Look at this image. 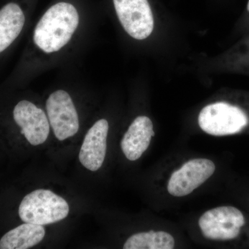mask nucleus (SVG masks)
<instances>
[{
	"instance_id": "1",
	"label": "nucleus",
	"mask_w": 249,
	"mask_h": 249,
	"mask_svg": "<svg viewBox=\"0 0 249 249\" xmlns=\"http://www.w3.org/2000/svg\"><path fill=\"white\" fill-rule=\"evenodd\" d=\"M79 23L76 8L70 3L53 5L44 14L34 31V42L47 53L56 52L70 42Z\"/></svg>"
},
{
	"instance_id": "2",
	"label": "nucleus",
	"mask_w": 249,
	"mask_h": 249,
	"mask_svg": "<svg viewBox=\"0 0 249 249\" xmlns=\"http://www.w3.org/2000/svg\"><path fill=\"white\" fill-rule=\"evenodd\" d=\"M18 213L24 222L47 225L65 219L70 206L64 198L50 190L38 189L24 196Z\"/></svg>"
},
{
	"instance_id": "3",
	"label": "nucleus",
	"mask_w": 249,
	"mask_h": 249,
	"mask_svg": "<svg viewBox=\"0 0 249 249\" xmlns=\"http://www.w3.org/2000/svg\"><path fill=\"white\" fill-rule=\"evenodd\" d=\"M199 127L213 136L238 133L248 124L247 114L240 108L227 103L209 105L201 109L198 118Z\"/></svg>"
},
{
	"instance_id": "4",
	"label": "nucleus",
	"mask_w": 249,
	"mask_h": 249,
	"mask_svg": "<svg viewBox=\"0 0 249 249\" xmlns=\"http://www.w3.org/2000/svg\"><path fill=\"white\" fill-rule=\"evenodd\" d=\"M245 224L242 212L232 206H222L204 213L199 226L206 238L213 240H233Z\"/></svg>"
},
{
	"instance_id": "5",
	"label": "nucleus",
	"mask_w": 249,
	"mask_h": 249,
	"mask_svg": "<svg viewBox=\"0 0 249 249\" xmlns=\"http://www.w3.org/2000/svg\"><path fill=\"white\" fill-rule=\"evenodd\" d=\"M49 122L60 142L73 137L79 129V120L71 96L64 90L54 91L46 103Z\"/></svg>"
},
{
	"instance_id": "6",
	"label": "nucleus",
	"mask_w": 249,
	"mask_h": 249,
	"mask_svg": "<svg viewBox=\"0 0 249 249\" xmlns=\"http://www.w3.org/2000/svg\"><path fill=\"white\" fill-rule=\"evenodd\" d=\"M118 18L126 32L142 40L151 35L154 18L147 0H113Z\"/></svg>"
},
{
	"instance_id": "7",
	"label": "nucleus",
	"mask_w": 249,
	"mask_h": 249,
	"mask_svg": "<svg viewBox=\"0 0 249 249\" xmlns=\"http://www.w3.org/2000/svg\"><path fill=\"white\" fill-rule=\"evenodd\" d=\"M215 165L207 159L190 160L172 174L168 191L174 196H184L199 188L215 171Z\"/></svg>"
},
{
	"instance_id": "8",
	"label": "nucleus",
	"mask_w": 249,
	"mask_h": 249,
	"mask_svg": "<svg viewBox=\"0 0 249 249\" xmlns=\"http://www.w3.org/2000/svg\"><path fill=\"white\" fill-rule=\"evenodd\" d=\"M14 119L22 128L21 134L31 145H41L48 139L50 132L48 119L45 111L34 103L28 101L18 103L14 108Z\"/></svg>"
},
{
	"instance_id": "9",
	"label": "nucleus",
	"mask_w": 249,
	"mask_h": 249,
	"mask_svg": "<svg viewBox=\"0 0 249 249\" xmlns=\"http://www.w3.org/2000/svg\"><path fill=\"white\" fill-rule=\"evenodd\" d=\"M109 124L106 119L96 121L87 133L79 152L81 164L90 171L101 168L107 151Z\"/></svg>"
},
{
	"instance_id": "10",
	"label": "nucleus",
	"mask_w": 249,
	"mask_h": 249,
	"mask_svg": "<svg viewBox=\"0 0 249 249\" xmlns=\"http://www.w3.org/2000/svg\"><path fill=\"white\" fill-rule=\"evenodd\" d=\"M155 134L150 118L145 116L136 118L121 142V149L126 158L129 160H139L148 148Z\"/></svg>"
},
{
	"instance_id": "11",
	"label": "nucleus",
	"mask_w": 249,
	"mask_h": 249,
	"mask_svg": "<svg viewBox=\"0 0 249 249\" xmlns=\"http://www.w3.org/2000/svg\"><path fill=\"white\" fill-rule=\"evenodd\" d=\"M45 235V229L42 225L25 223L6 232L1 237L0 249H30L38 245Z\"/></svg>"
},
{
	"instance_id": "12",
	"label": "nucleus",
	"mask_w": 249,
	"mask_h": 249,
	"mask_svg": "<svg viewBox=\"0 0 249 249\" xmlns=\"http://www.w3.org/2000/svg\"><path fill=\"white\" fill-rule=\"evenodd\" d=\"M24 22L25 16L18 4L9 3L0 10V53L17 38Z\"/></svg>"
},
{
	"instance_id": "13",
	"label": "nucleus",
	"mask_w": 249,
	"mask_h": 249,
	"mask_svg": "<svg viewBox=\"0 0 249 249\" xmlns=\"http://www.w3.org/2000/svg\"><path fill=\"white\" fill-rule=\"evenodd\" d=\"M175 239L168 232L154 231L139 232L129 237L124 249H173Z\"/></svg>"
},
{
	"instance_id": "14",
	"label": "nucleus",
	"mask_w": 249,
	"mask_h": 249,
	"mask_svg": "<svg viewBox=\"0 0 249 249\" xmlns=\"http://www.w3.org/2000/svg\"><path fill=\"white\" fill-rule=\"evenodd\" d=\"M247 9H248V11H249V1L248 3V6H247Z\"/></svg>"
}]
</instances>
